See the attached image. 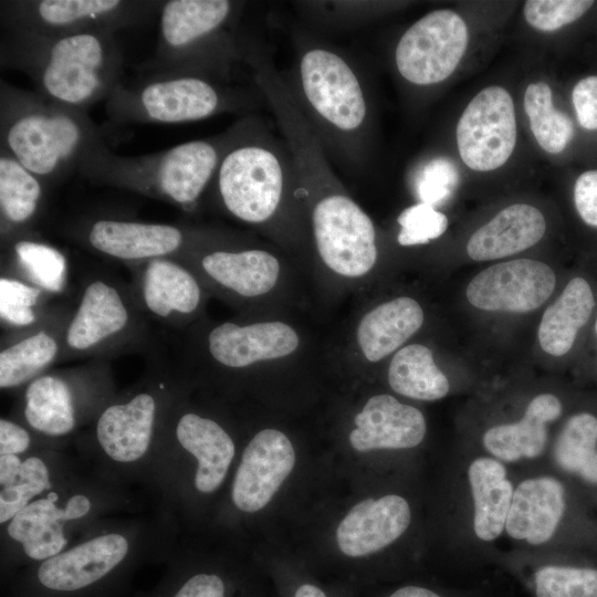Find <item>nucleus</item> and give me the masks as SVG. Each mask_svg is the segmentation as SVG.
I'll list each match as a JSON object with an SVG mask.
<instances>
[{
	"label": "nucleus",
	"instance_id": "nucleus-1",
	"mask_svg": "<svg viewBox=\"0 0 597 597\" xmlns=\"http://www.w3.org/2000/svg\"><path fill=\"white\" fill-rule=\"evenodd\" d=\"M174 525L160 511L103 519L63 552L14 573L7 597H111L138 566L169 558Z\"/></svg>",
	"mask_w": 597,
	"mask_h": 597
},
{
	"label": "nucleus",
	"instance_id": "nucleus-2",
	"mask_svg": "<svg viewBox=\"0 0 597 597\" xmlns=\"http://www.w3.org/2000/svg\"><path fill=\"white\" fill-rule=\"evenodd\" d=\"M295 43L290 77L283 76L293 100L329 159L362 169L370 111L358 66L312 36L302 34Z\"/></svg>",
	"mask_w": 597,
	"mask_h": 597
},
{
	"label": "nucleus",
	"instance_id": "nucleus-3",
	"mask_svg": "<svg viewBox=\"0 0 597 597\" xmlns=\"http://www.w3.org/2000/svg\"><path fill=\"white\" fill-rule=\"evenodd\" d=\"M0 65L28 75L42 96L87 112L123 81L124 57L107 30L65 35L1 30Z\"/></svg>",
	"mask_w": 597,
	"mask_h": 597
},
{
	"label": "nucleus",
	"instance_id": "nucleus-4",
	"mask_svg": "<svg viewBox=\"0 0 597 597\" xmlns=\"http://www.w3.org/2000/svg\"><path fill=\"white\" fill-rule=\"evenodd\" d=\"M0 147L49 189L108 145L87 112L0 80Z\"/></svg>",
	"mask_w": 597,
	"mask_h": 597
},
{
	"label": "nucleus",
	"instance_id": "nucleus-5",
	"mask_svg": "<svg viewBox=\"0 0 597 597\" xmlns=\"http://www.w3.org/2000/svg\"><path fill=\"white\" fill-rule=\"evenodd\" d=\"M135 506L124 485L76 474L35 499L1 526V577L43 562L72 545L111 513Z\"/></svg>",
	"mask_w": 597,
	"mask_h": 597
},
{
	"label": "nucleus",
	"instance_id": "nucleus-6",
	"mask_svg": "<svg viewBox=\"0 0 597 597\" xmlns=\"http://www.w3.org/2000/svg\"><path fill=\"white\" fill-rule=\"evenodd\" d=\"M235 458V443L216 419L186 407L178 396L161 429L145 483L158 511L175 524L193 498L210 496L223 485Z\"/></svg>",
	"mask_w": 597,
	"mask_h": 597
},
{
	"label": "nucleus",
	"instance_id": "nucleus-7",
	"mask_svg": "<svg viewBox=\"0 0 597 597\" xmlns=\"http://www.w3.org/2000/svg\"><path fill=\"white\" fill-rule=\"evenodd\" d=\"M180 392L174 376L164 374L115 394L74 439L93 463L94 473L122 485L145 482L161 429Z\"/></svg>",
	"mask_w": 597,
	"mask_h": 597
},
{
	"label": "nucleus",
	"instance_id": "nucleus-8",
	"mask_svg": "<svg viewBox=\"0 0 597 597\" xmlns=\"http://www.w3.org/2000/svg\"><path fill=\"white\" fill-rule=\"evenodd\" d=\"M228 132L210 187L231 217L251 226L266 224L285 200L302 195L290 148L255 117L237 122Z\"/></svg>",
	"mask_w": 597,
	"mask_h": 597
},
{
	"label": "nucleus",
	"instance_id": "nucleus-9",
	"mask_svg": "<svg viewBox=\"0 0 597 597\" xmlns=\"http://www.w3.org/2000/svg\"><path fill=\"white\" fill-rule=\"evenodd\" d=\"M241 8L230 0L164 1L155 54L143 69L230 83L234 64L242 62L235 29Z\"/></svg>",
	"mask_w": 597,
	"mask_h": 597
},
{
	"label": "nucleus",
	"instance_id": "nucleus-10",
	"mask_svg": "<svg viewBox=\"0 0 597 597\" xmlns=\"http://www.w3.org/2000/svg\"><path fill=\"white\" fill-rule=\"evenodd\" d=\"M229 140L228 129L155 154L126 157L106 148L80 170L91 182L134 191L192 211L210 188Z\"/></svg>",
	"mask_w": 597,
	"mask_h": 597
},
{
	"label": "nucleus",
	"instance_id": "nucleus-11",
	"mask_svg": "<svg viewBox=\"0 0 597 597\" xmlns=\"http://www.w3.org/2000/svg\"><path fill=\"white\" fill-rule=\"evenodd\" d=\"M245 88L199 75L146 73L122 81L105 101L116 124H180L252 108Z\"/></svg>",
	"mask_w": 597,
	"mask_h": 597
},
{
	"label": "nucleus",
	"instance_id": "nucleus-12",
	"mask_svg": "<svg viewBox=\"0 0 597 597\" xmlns=\"http://www.w3.org/2000/svg\"><path fill=\"white\" fill-rule=\"evenodd\" d=\"M114 395L111 370L104 363L51 369L21 389L11 417L65 446L92 423Z\"/></svg>",
	"mask_w": 597,
	"mask_h": 597
},
{
	"label": "nucleus",
	"instance_id": "nucleus-13",
	"mask_svg": "<svg viewBox=\"0 0 597 597\" xmlns=\"http://www.w3.org/2000/svg\"><path fill=\"white\" fill-rule=\"evenodd\" d=\"M145 333L146 316L130 285L104 274L92 275L71 311L60 363L119 354L137 346Z\"/></svg>",
	"mask_w": 597,
	"mask_h": 597
},
{
	"label": "nucleus",
	"instance_id": "nucleus-14",
	"mask_svg": "<svg viewBox=\"0 0 597 597\" xmlns=\"http://www.w3.org/2000/svg\"><path fill=\"white\" fill-rule=\"evenodd\" d=\"M155 0H2L1 30L65 35L87 31L117 32L159 14Z\"/></svg>",
	"mask_w": 597,
	"mask_h": 597
},
{
	"label": "nucleus",
	"instance_id": "nucleus-15",
	"mask_svg": "<svg viewBox=\"0 0 597 597\" xmlns=\"http://www.w3.org/2000/svg\"><path fill=\"white\" fill-rule=\"evenodd\" d=\"M66 233L86 250L127 265L179 256L200 237L174 223L113 218L81 220Z\"/></svg>",
	"mask_w": 597,
	"mask_h": 597
},
{
	"label": "nucleus",
	"instance_id": "nucleus-16",
	"mask_svg": "<svg viewBox=\"0 0 597 597\" xmlns=\"http://www.w3.org/2000/svg\"><path fill=\"white\" fill-rule=\"evenodd\" d=\"M464 20L448 9L434 10L412 23L395 49V64L401 77L417 86L448 78L468 45Z\"/></svg>",
	"mask_w": 597,
	"mask_h": 597
},
{
	"label": "nucleus",
	"instance_id": "nucleus-17",
	"mask_svg": "<svg viewBox=\"0 0 597 597\" xmlns=\"http://www.w3.org/2000/svg\"><path fill=\"white\" fill-rule=\"evenodd\" d=\"M462 161L472 170L491 171L504 165L516 144L513 100L502 86H488L468 104L457 125Z\"/></svg>",
	"mask_w": 597,
	"mask_h": 597
},
{
	"label": "nucleus",
	"instance_id": "nucleus-18",
	"mask_svg": "<svg viewBox=\"0 0 597 597\" xmlns=\"http://www.w3.org/2000/svg\"><path fill=\"white\" fill-rule=\"evenodd\" d=\"M128 266L133 274L132 292L146 317L175 327L200 308V282L195 271L178 256Z\"/></svg>",
	"mask_w": 597,
	"mask_h": 597
},
{
	"label": "nucleus",
	"instance_id": "nucleus-19",
	"mask_svg": "<svg viewBox=\"0 0 597 597\" xmlns=\"http://www.w3.org/2000/svg\"><path fill=\"white\" fill-rule=\"evenodd\" d=\"M295 464V451L280 430L263 429L242 451L230 498L238 512L255 513L265 507Z\"/></svg>",
	"mask_w": 597,
	"mask_h": 597
},
{
	"label": "nucleus",
	"instance_id": "nucleus-20",
	"mask_svg": "<svg viewBox=\"0 0 597 597\" xmlns=\"http://www.w3.org/2000/svg\"><path fill=\"white\" fill-rule=\"evenodd\" d=\"M555 283V273L547 264L517 259L478 273L468 285L467 297L480 310L524 313L544 304Z\"/></svg>",
	"mask_w": 597,
	"mask_h": 597
},
{
	"label": "nucleus",
	"instance_id": "nucleus-21",
	"mask_svg": "<svg viewBox=\"0 0 597 597\" xmlns=\"http://www.w3.org/2000/svg\"><path fill=\"white\" fill-rule=\"evenodd\" d=\"M72 308H48L34 325L9 331L1 338L0 388L22 389L60 363Z\"/></svg>",
	"mask_w": 597,
	"mask_h": 597
},
{
	"label": "nucleus",
	"instance_id": "nucleus-22",
	"mask_svg": "<svg viewBox=\"0 0 597 597\" xmlns=\"http://www.w3.org/2000/svg\"><path fill=\"white\" fill-rule=\"evenodd\" d=\"M311 223L317 252L332 271L358 277L373 269L378 253L375 226L355 200Z\"/></svg>",
	"mask_w": 597,
	"mask_h": 597
},
{
	"label": "nucleus",
	"instance_id": "nucleus-23",
	"mask_svg": "<svg viewBox=\"0 0 597 597\" xmlns=\"http://www.w3.org/2000/svg\"><path fill=\"white\" fill-rule=\"evenodd\" d=\"M207 353L219 366L247 368L262 360L292 354L298 346L296 332L282 322L240 325L223 322L207 334Z\"/></svg>",
	"mask_w": 597,
	"mask_h": 597
},
{
	"label": "nucleus",
	"instance_id": "nucleus-24",
	"mask_svg": "<svg viewBox=\"0 0 597 597\" xmlns=\"http://www.w3.org/2000/svg\"><path fill=\"white\" fill-rule=\"evenodd\" d=\"M410 520V506L399 495L363 500L339 522L336 530L338 548L352 558L377 553L402 535Z\"/></svg>",
	"mask_w": 597,
	"mask_h": 597
},
{
	"label": "nucleus",
	"instance_id": "nucleus-25",
	"mask_svg": "<svg viewBox=\"0 0 597 597\" xmlns=\"http://www.w3.org/2000/svg\"><path fill=\"white\" fill-rule=\"evenodd\" d=\"M196 242V241H195ZM178 256L188 264L196 263L217 286L239 297H256L276 284L280 263L262 249L229 250L224 248L199 251L192 245Z\"/></svg>",
	"mask_w": 597,
	"mask_h": 597
},
{
	"label": "nucleus",
	"instance_id": "nucleus-26",
	"mask_svg": "<svg viewBox=\"0 0 597 597\" xmlns=\"http://www.w3.org/2000/svg\"><path fill=\"white\" fill-rule=\"evenodd\" d=\"M349 433L350 446L366 452L376 449H407L418 446L426 433L420 410L399 402L390 395L368 399L354 419Z\"/></svg>",
	"mask_w": 597,
	"mask_h": 597
},
{
	"label": "nucleus",
	"instance_id": "nucleus-27",
	"mask_svg": "<svg viewBox=\"0 0 597 597\" xmlns=\"http://www.w3.org/2000/svg\"><path fill=\"white\" fill-rule=\"evenodd\" d=\"M564 510V489L557 480H525L513 493L505 530L515 540L543 544L553 536Z\"/></svg>",
	"mask_w": 597,
	"mask_h": 597
},
{
	"label": "nucleus",
	"instance_id": "nucleus-28",
	"mask_svg": "<svg viewBox=\"0 0 597 597\" xmlns=\"http://www.w3.org/2000/svg\"><path fill=\"white\" fill-rule=\"evenodd\" d=\"M546 230L542 212L530 205L516 203L501 210L469 239L467 252L472 260L502 259L536 244Z\"/></svg>",
	"mask_w": 597,
	"mask_h": 597
},
{
	"label": "nucleus",
	"instance_id": "nucleus-29",
	"mask_svg": "<svg viewBox=\"0 0 597 597\" xmlns=\"http://www.w3.org/2000/svg\"><path fill=\"white\" fill-rule=\"evenodd\" d=\"M48 187L0 147L1 243L34 232L45 203Z\"/></svg>",
	"mask_w": 597,
	"mask_h": 597
},
{
	"label": "nucleus",
	"instance_id": "nucleus-30",
	"mask_svg": "<svg viewBox=\"0 0 597 597\" xmlns=\"http://www.w3.org/2000/svg\"><path fill=\"white\" fill-rule=\"evenodd\" d=\"M77 474L62 447H46L23 455L15 479L0 486V524L8 523L35 499Z\"/></svg>",
	"mask_w": 597,
	"mask_h": 597
},
{
	"label": "nucleus",
	"instance_id": "nucleus-31",
	"mask_svg": "<svg viewBox=\"0 0 597 597\" xmlns=\"http://www.w3.org/2000/svg\"><path fill=\"white\" fill-rule=\"evenodd\" d=\"M6 275L39 287L49 296L61 294L67 284L69 261L57 247L41 240L34 232L1 243Z\"/></svg>",
	"mask_w": 597,
	"mask_h": 597
},
{
	"label": "nucleus",
	"instance_id": "nucleus-32",
	"mask_svg": "<svg viewBox=\"0 0 597 597\" xmlns=\"http://www.w3.org/2000/svg\"><path fill=\"white\" fill-rule=\"evenodd\" d=\"M561 412V401L554 395H538L528 404L519 422L489 429L483 436V444L503 461L535 458L545 448L546 423L557 419Z\"/></svg>",
	"mask_w": 597,
	"mask_h": 597
},
{
	"label": "nucleus",
	"instance_id": "nucleus-33",
	"mask_svg": "<svg viewBox=\"0 0 597 597\" xmlns=\"http://www.w3.org/2000/svg\"><path fill=\"white\" fill-rule=\"evenodd\" d=\"M423 323L421 306L401 296L370 310L357 328L358 345L369 362H378L402 345Z\"/></svg>",
	"mask_w": 597,
	"mask_h": 597
},
{
	"label": "nucleus",
	"instance_id": "nucleus-34",
	"mask_svg": "<svg viewBox=\"0 0 597 597\" xmlns=\"http://www.w3.org/2000/svg\"><path fill=\"white\" fill-rule=\"evenodd\" d=\"M594 307L595 297L589 283L579 276L572 279L543 314L538 327V341L543 350L552 356L568 353Z\"/></svg>",
	"mask_w": 597,
	"mask_h": 597
},
{
	"label": "nucleus",
	"instance_id": "nucleus-35",
	"mask_svg": "<svg viewBox=\"0 0 597 597\" xmlns=\"http://www.w3.org/2000/svg\"><path fill=\"white\" fill-rule=\"evenodd\" d=\"M468 473L474 501V532L479 538L492 541L505 527L513 486L505 468L494 459L474 460Z\"/></svg>",
	"mask_w": 597,
	"mask_h": 597
},
{
	"label": "nucleus",
	"instance_id": "nucleus-36",
	"mask_svg": "<svg viewBox=\"0 0 597 597\" xmlns=\"http://www.w3.org/2000/svg\"><path fill=\"white\" fill-rule=\"evenodd\" d=\"M158 584L138 597H235L238 580L211 564L198 563L174 551Z\"/></svg>",
	"mask_w": 597,
	"mask_h": 597
},
{
	"label": "nucleus",
	"instance_id": "nucleus-37",
	"mask_svg": "<svg viewBox=\"0 0 597 597\" xmlns=\"http://www.w3.org/2000/svg\"><path fill=\"white\" fill-rule=\"evenodd\" d=\"M388 381L396 392L418 400H438L449 391L447 377L434 364L431 350L421 344L407 345L394 355Z\"/></svg>",
	"mask_w": 597,
	"mask_h": 597
},
{
	"label": "nucleus",
	"instance_id": "nucleus-38",
	"mask_svg": "<svg viewBox=\"0 0 597 597\" xmlns=\"http://www.w3.org/2000/svg\"><path fill=\"white\" fill-rule=\"evenodd\" d=\"M524 111L538 145L549 154L563 151L574 136V124L568 115L554 107L548 84H528L524 93Z\"/></svg>",
	"mask_w": 597,
	"mask_h": 597
},
{
	"label": "nucleus",
	"instance_id": "nucleus-39",
	"mask_svg": "<svg viewBox=\"0 0 597 597\" xmlns=\"http://www.w3.org/2000/svg\"><path fill=\"white\" fill-rule=\"evenodd\" d=\"M597 418L578 413L568 419L554 448L555 460L568 472L597 484Z\"/></svg>",
	"mask_w": 597,
	"mask_h": 597
},
{
	"label": "nucleus",
	"instance_id": "nucleus-40",
	"mask_svg": "<svg viewBox=\"0 0 597 597\" xmlns=\"http://www.w3.org/2000/svg\"><path fill=\"white\" fill-rule=\"evenodd\" d=\"M46 293L22 280L2 274L0 277V318L10 331L38 323L46 312Z\"/></svg>",
	"mask_w": 597,
	"mask_h": 597
},
{
	"label": "nucleus",
	"instance_id": "nucleus-41",
	"mask_svg": "<svg viewBox=\"0 0 597 597\" xmlns=\"http://www.w3.org/2000/svg\"><path fill=\"white\" fill-rule=\"evenodd\" d=\"M536 597H597V569L546 566L535 574Z\"/></svg>",
	"mask_w": 597,
	"mask_h": 597
},
{
	"label": "nucleus",
	"instance_id": "nucleus-42",
	"mask_svg": "<svg viewBox=\"0 0 597 597\" xmlns=\"http://www.w3.org/2000/svg\"><path fill=\"white\" fill-rule=\"evenodd\" d=\"M397 222L400 226L397 241L404 247L427 244L441 237L448 228L447 216L425 202L402 210Z\"/></svg>",
	"mask_w": 597,
	"mask_h": 597
},
{
	"label": "nucleus",
	"instance_id": "nucleus-43",
	"mask_svg": "<svg viewBox=\"0 0 597 597\" xmlns=\"http://www.w3.org/2000/svg\"><path fill=\"white\" fill-rule=\"evenodd\" d=\"M593 4L590 0H530L523 13L531 27L549 32L578 20Z\"/></svg>",
	"mask_w": 597,
	"mask_h": 597
},
{
	"label": "nucleus",
	"instance_id": "nucleus-44",
	"mask_svg": "<svg viewBox=\"0 0 597 597\" xmlns=\"http://www.w3.org/2000/svg\"><path fill=\"white\" fill-rule=\"evenodd\" d=\"M457 179L451 163L443 158H434L418 169L413 178V188L420 202L436 207L450 197Z\"/></svg>",
	"mask_w": 597,
	"mask_h": 597
},
{
	"label": "nucleus",
	"instance_id": "nucleus-45",
	"mask_svg": "<svg viewBox=\"0 0 597 597\" xmlns=\"http://www.w3.org/2000/svg\"><path fill=\"white\" fill-rule=\"evenodd\" d=\"M46 447H64L50 441L12 417L0 419V455H27Z\"/></svg>",
	"mask_w": 597,
	"mask_h": 597
},
{
	"label": "nucleus",
	"instance_id": "nucleus-46",
	"mask_svg": "<svg viewBox=\"0 0 597 597\" xmlns=\"http://www.w3.org/2000/svg\"><path fill=\"white\" fill-rule=\"evenodd\" d=\"M572 100L579 125L597 130V75L582 78L573 88Z\"/></svg>",
	"mask_w": 597,
	"mask_h": 597
},
{
	"label": "nucleus",
	"instance_id": "nucleus-47",
	"mask_svg": "<svg viewBox=\"0 0 597 597\" xmlns=\"http://www.w3.org/2000/svg\"><path fill=\"white\" fill-rule=\"evenodd\" d=\"M574 202L583 221L597 228V170L579 175L574 186Z\"/></svg>",
	"mask_w": 597,
	"mask_h": 597
},
{
	"label": "nucleus",
	"instance_id": "nucleus-48",
	"mask_svg": "<svg viewBox=\"0 0 597 597\" xmlns=\"http://www.w3.org/2000/svg\"><path fill=\"white\" fill-rule=\"evenodd\" d=\"M23 457L0 455V486L11 483L19 473Z\"/></svg>",
	"mask_w": 597,
	"mask_h": 597
},
{
	"label": "nucleus",
	"instance_id": "nucleus-49",
	"mask_svg": "<svg viewBox=\"0 0 597 597\" xmlns=\"http://www.w3.org/2000/svg\"><path fill=\"white\" fill-rule=\"evenodd\" d=\"M388 597H441L436 591L417 586V585H407L404 587H400L392 591Z\"/></svg>",
	"mask_w": 597,
	"mask_h": 597
},
{
	"label": "nucleus",
	"instance_id": "nucleus-50",
	"mask_svg": "<svg viewBox=\"0 0 597 597\" xmlns=\"http://www.w3.org/2000/svg\"><path fill=\"white\" fill-rule=\"evenodd\" d=\"M595 333L597 335V318H596V322H595Z\"/></svg>",
	"mask_w": 597,
	"mask_h": 597
}]
</instances>
